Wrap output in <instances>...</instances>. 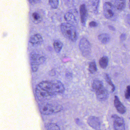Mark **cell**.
Here are the masks:
<instances>
[{
    "label": "cell",
    "mask_w": 130,
    "mask_h": 130,
    "mask_svg": "<svg viewBox=\"0 0 130 130\" xmlns=\"http://www.w3.org/2000/svg\"><path fill=\"white\" fill-rule=\"evenodd\" d=\"M80 20L81 23L83 25L86 24L87 19V10L85 4H82L80 7Z\"/></svg>",
    "instance_id": "13"
},
{
    "label": "cell",
    "mask_w": 130,
    "mask_h": 130,
    "mask_svg": "<svg viewBox=\"0 0 130 130\" xmlns=\"http://www.w3.org/2000/svg\"><path fill=\"white\" fill-rule=\"evenodd\" d=\"M89 26L91 27H95L97 26V24L95 22L92 21L90 23Z\"/></svg>",
    "instance_id": "29"
},
{
    "label": "cell",
    "mask_w": 130,
    "mask_h": 130,
    "mask_svg": "<svg viewBox=\"0 0 130 130\" xmlns=\"http://www.w3.org/2000/svg\"><path fill=\"white\" fill-rule=\"evenodd\" d=\"M114 6L119 10H122L124 9L126 0H114Z\"/></svg>",
    "instance_id": "15"
},
{
    "label": "cell",
    "mask_w": 130,
    "mask_h": 130,
    "mask_svg": "<svg viewBox=\"0 0 130 130\" xmlns=\"http://www.w3.org/2000/svg\"><path fill=\"white\" fill-rule=\"evenodd\" d=\"M125 96L127 99H130V86H127L125 93Z\"/></svg>",
    "instance_id": "27"
},
{
    "label": "cell",
    "mask_w": 130,
    "mask_h": 130,
    "mask_svg": "<svg viewBox=\"0 0 130 130\" xmlns=\"http://www.w3.org/2000/svg\"><path fill=\"white\" fill-rule=\"evenodd\" d=\"M49 4L52 8L57 9L59 5V0H49Z\"/></svg>",
    "instance_id": "25"
},
{
    "label": "cell",
    "mask_w": 130,
    "mask_h": 130,
    "mask_svg": "<svg viewBox=\"0 0 130 130\" xmlns=\"http://www.w3.org/2000/svg\"><path fill=\"white\" fill-rule=\"evenodd\" d=\"M126 38V35L125 34H122L120 36V40L122 41H124Z\"/></svg>",
    "instance_id": "30"
},
{
    "label": "cell",
    "mask_w": 130,
    "mask_h": 130,
    "mask_svg": "<svg viewBox=\"0 0 130 130\" xmlns=\"http://www.w3.org/2000/svg\"><path fill=\"white\" fill-rule=\"evenodd\" d=\"M99 63L102 68L105 69L108 66V59L106 57H102L99 60Z\"/></svg>",
    "instance_id": "20"
},
{
    "label": "cell",
    "mask_w": 130,
    "mask_h": 130,
    "mask_svg": "<svg viewBox=\"0 0 130 130\" xmlns=\"http://www.w3.org/2000/svg\"><path fill=\"white\" fill-rule=\"evenodd\" d=\"M89 70L91 73L93 74L97 71V67L95 61L90 62L89 64Z\"/></svg>",
    "instance_id": "22"
},
{
    "label": "cell",
    "mask_w": 130,
    "mask_h": 130,
    "mask_svg": "<svg viewBox=\"0 0 130 130\" xmlns=\"http://www.w3.org/2000/svg\"><path fill=\"white\" fill-rule=\"evenodd\" d=\"M43 42V38L40 34H36L31 36L29 42L33 45H38L41 44Z\"/></svg>",
    "instance_id": "14"
},
{
    "label": "cell",
    "mask_w": 130,
    "mask_h": 130,
    "mask_svg": "<svg viewBox=\"0 0 130 130\" xmlns=\"http://www.w3.org/2000/svg\"><path fill=\"white\" fill-rule=\"evenodd\" d=\"M64 18L67 22L71 25H73L76 21V18L73 15V13L71 12H67L64 15Z\"/></svg>",
    "instance_id": "16"
},
{
    "label": "cell",
    "mask_w": 130,
    "mask_h": 130,
    "mask_svg": "<svg viewBox=\"0 0 130 130\" xmlns=\"http://www.w3.org/2000/svg\"><path fill=\"white\" fill-rule=\"evenodd\" d=\"M53 45L55 52L57 53H60L63 47L62 42L59 40H56L54 42Z\"/></svg>",
    "instance_id": "19"
},
{
    "label": "cell",
    "mask_w": 130,
    "mask_h": 130,
    "mask_svg": "<svg viewBox=\"0 0 130 130\" xmlns=\"http://www.w3.org/2000/svg\"><path fill=\"white\" fill-rule=\"evenodd\" d=\"M109 28L111 30H113V31H114L115 30V28H113V27H112V26H109Z\"/></svg>",
    "instance_id": "32"
},
{
    "label": "cell",
    "mask_w": 130,
    "mask_h": 130,
    "mask_svg": "<svg viewBox=\"0 0 130 130\" xmlns=\"http://www.w3.org/2000/svg\"><path fill=\"white\" fill-rule=\"evenodd\" d=\"M46 129L48 130H60V127L57 124L55 123H49L46 125Z\"/></svg>",
    "instance_id": "24"
},
{
    "label": "cell",
    "mask_w": 130,
    "mask_h": 130,
    "mask_svg": "<svg viewBox=\"0 0 130 130\" xmlns=\"http://www.w3.org/2000/svg\"><path fill=\"white\" fill-rule=\"evenodd\" d=\"M88 124L94 129L99 130L100 128L101 123L99 119L95 116H91L87 119Z\"/></svg>",
    "instance_id": "10"
},
{
    "label": "cell",
    "mask_w": 130,
    "mask_h": 130,
    "mask_svg": "<svg viewBox=\"0 0 130 130\" xmlns=\"http://www.w3.org/2000/svg\"><path fill=\"white\" fill-rule=\"evenodd\" d=\"M60 29L64 36L68 39L73 42L77 40V32L73 25L69 23H62L61 25Z\"/></svg>",
    "instance_id": "1"
},
{
    "label": "cell",
    "mask_w": 130,
    "mask_h": 130,
    "mask_svg": "<svg viewBox=\"0 0 130 130\" xmlns=\"http://www.w3.org/2000/svg\"><path fill=\"white\" fill-rule=\"evenodd\" d=\"M100 0H89L90 6L93 11L96 12L98 10Z\"/></svg>",
    "instance_id": "18"
},
{
    "label": "cell",
    "mask_w": 130,
    "mask_h": 130,
    "mask_svg": "<svg viewBox=\"0 0 130 130\" xmlns=\"http://www.w3.org/2000/svg\"><path fill=\"white\" fill-rule=\"evenodd\" d=\"M114 105L117 111L121 114H123L126 112V109L124 105L121 103L118 97L117 96H115L114 100Z\"/></svg>",
    "instance_id": "12"
},
{
    "label": "cell",
    "mask_w": 130,
    "mask_h": 130,
    "mask_svg": "<svg viewBox=\"0 0 130 130\" xmlns=\"http://www.w3.org/2000/svg\"><path fill=\"white\" fill-rule=\"evenodd\" d=\"M126 20L127 22L130 26V15H127L126 17Z\"/></svg>",
    "instance_id": "31"
},
{
    "label": "cell",
    "mask_w": 130,
    "mask_h": 130,
    "mask_svg": "<svg viewBox=\"0 0 130 130\" xmlns=\"http://www.w3.org/2000/svg\"><path fill=\"white\" fill-rule=\"evenodd\" d=\"M46 58L44 56L32 52L30 54L31 68L33 72L38 71L39 66L45 61Z\"/></svg>",
    "instance_id": "3"
},
{
    "label": "cell",
    "mask_w": 130,
    "mask_h": 130,
    "mask_svg": "<svg viewBox=\"0 0 130 130\" xmlns=\"http://www.w3.org/2000/svg\"><path fill=\"white\" fill-rule=\"evenodd\" d=\"M35 92L37 98L40 101L45 100L47 99H49L51 96H52V95L49 93L41 88L38 84L36 86Z\"/></svg>",
    "instance_id": "6"
},
{
    "label": "cell",
    "mask_w": 130,
    "mask_h": 130,
    "mask_svg": "<svg viewBox=\"0 0 130 130\" xmlns=\"http://www.w3.org/2000/svg\"><path fill=\"white\" fill-rule=\"evenodd\" d=\"M105 79L106 80V82H107V83L112 87V92H113L115 91V86H114L113 84L112 83V82L110 77H109V75H108V74H105Z\"/></svg>",
    "instance_id": "26"
},
{
    "label": "cell",
    "mask_w": 130,
    "mask_h": 130,
    "mask_svg": "<svg viewBox=\"0 0 130 130\" xmlns=\"http://www.w3.org/2000/svg\"><path fill=\"white\" fill-rule=\"evenodd\" d=\"M32 17L33 22L36 23H39L42 20L40 14L36 12H35L32 13Z\"/></svg>",
    "instance_id": "23"
},
{
    "label": "cell",
    "mask_w": 130,
    "mask_h": 130,
    "mask_svg": "<svg viewBox=\"0 0 130 130\" xmlns=\"http://www.w3.org/2000/svg\"><path fill=\"white\" fill-rule=\"evenodd\" d=\"M63 106L59 104L44 103L40 106V111L41 113L45 115H49L57 113L63 109Z\"/></svg>",
    "instance_id": "2"
},
{
    "label": "cell",
    "mask_w": 130,
    "mask_h": 130,
    "mask_svg": "<svg viewBox=\"0 0 130 130\" xmlns=\"http://www.w3.org/2000/svg\"><path fill=\"white\" fill-rule=\"evenodd\" d=\"M52 91L54 94L63 93L65 91V87L63 84L60 80L52 81Z\"/></svg>",
    "instance_id": "8"
},
{
    "label": "cell",
    "mask_w": 130,
    "mask_h": 130,
    "mask_svg": "<svg viewBox=\"0 0 130 130\" xmlns=\"http://www.w3.org/2000/svg\"><path fill=\"white\" fill-rule=\"evenodd\" d=\"M98 39L102 44H106L110 41V37L108 34H102L98 36Z\"/></svg>",
    "instance_id": "17"
},
{
    "label": "cell",
    "mask_w": 130,
    "mask_h": 130,
    "mask_svg": "<svg viewBox=\"0 0 130 130\" xmlns=\"http://www.w3.org/2000/svg\"><path fill=\"white\" fill-rule=\"evenodd\" d=\"M42 89L49 93L52 96L55 95L52 91V81H42L38 84Z\"/></svg>",
    "instance_id": "11"
},
{
    "label": "cell",
    "mask_w": 130,
    "mask_h": 130,
    "mask_svg": "<svg viewBox=\"0 0 130 130\" xmlns=\"http://www.w3.org/2000/svg\"></svg>",
    "instance_id": "33"
},
{
    "label": "cell",
    "mask_w": 130,
    "mask_h": 130,
    "mask_svg": "<svg viewBox=\"0 0 130 130\" xmlns=\"http://www.w3.org/2000/svg\"><path fill=\"white\" fill-rule=\"evenodd\" d=\"M112 118L114 120L113 126L115 129L116 130H124L125 129L124 122L123 118L116 115H112Z\"/></svg>",
    "instance_id": "7"
},
{
    "label": "cell",
    "mask_w": 130,
    "mask_h": 130,
    "mask_svg": "<svg viewBox=\"0 0 130 130\" xmlns=\"http://www.w3.org/2000/svg\"><path fill=\"white\" fill-rule=\"evenodd\" d=\"M95 92L96 98L99 101H105L108 98V93L106 89L104 86L96 90Z\"/></svg>",
    "instance_id": "9"
},
{
    "label": "cell",
    "mask_w": 130,
    "mask_h": 130,
    "mask_svg": "<svg viewBox=\"0 0 130 130\" xmlns=\"http://www.w3.org/2000/svg\"><path fill=\"white\" fill-rule=\"evenodd\" d=\"M30 3L32 4H36L39 3L41 0H29Z\"/></svg>",
    "instance_id": "28"
},
{
    "label": "cell",
    "mask_w": 130,
    "mask_h": 130,
    "mask_svg": "<svg viewBox=\"0 0 130 130\" xmlns=\"http://www.w3.org/2000/svg\"><path fill=\"white\" fill-rule=\"evenodd\" d=\"M103 86H104L103 83L102 81L99 80H96L93 82L92 87L93 90L95 92L96 90L103 87Z\"/></svg>",
    "instance_id": "21"
},
{
    "label": "cell",
    "mask_w": 130,
    "mask_h": 130,
    "mask_svg": "<svg viewBox=\"0 0 130 130\" xmlns=\"http://www.w3.org/2000/svg\"><path fill=\"white\" fill-rule=\"evenodd\" d=\"M79 47L82 55L84 57H88L91 52V47L89 41L85 38H83L79 44Z\"/></svg>",
    "instance_id": "4"
},
{
    "label": "cell",
    "mask_w": 130,
    "mask_h": 130,
    "mask_svg": "<svg viewBox=\"0 0 130 130\" xmlns=\"http://www.w3.org/2000/svg\"><path fill=\"white\" fill-rule=\"evenodd\" d=\"M115 7L109 2H106L103 6V14L106 19H110L115 17Z\"/></svg>",
    "instance_id": "5"
}]
</instances>
